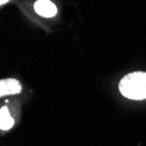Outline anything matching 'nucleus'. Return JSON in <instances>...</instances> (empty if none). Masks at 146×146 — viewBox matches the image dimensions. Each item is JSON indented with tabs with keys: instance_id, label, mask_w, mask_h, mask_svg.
<instances>
[{
	"instance_id": "nucleus-2",
	"label": "nucleus",
	"mask_w": 146,
	"mask_h": 146,
	"mask_svg": "<svg viewBox=\"0 0 146 146\" xmlns=\"http://www.w3.org/2000/svg\"><path fill=\"white\" fill-rule=\"evenodd\" d=\"M34 10L38 15L46 18H52L57 13L56 5L49 0H38L34 4Z\"/></svg>"
},
{
	"instance_id": "nucleus-4",
	"label": "nucleus",
	"mask_w": 146,
	"mask_h": 146,
	"mask_svg": "<svg viewBox=\"0 0 146 146\" xmlns=\"http://www.w3.org/2000/svg\"><path fill=\"white\" fill-rule=\"evenodd\" d=\"M14 125V119L11 117L8 109L2 107L0 110V129L2 130H8Z\"/></svg>"
},
{
	"instance_id": "nucleus-5",
	"label": "nucleus",
	"mask_w": 146,
	"mask_h": 146,
	"mask_svg": "<svg viewBox=\"0 0 146 146\" xmlns=\"http://www.w3.org/2000/svg\"><path fill=\"white\" fill-rule=\"evenodd\" d=\"M5 3H7V1H1V5H3Z\"/></svg>"
},
{
	"instance_id": "nucleus-3",
	"label": "nucleus",
	"mask_w": 146,
	"mask_h": 146,
	"mask_svg": "<svg viewBox=\"0 0 146 146\" xmlns=\"http://www.w3.org/2000/svg\"><path fill=\"white\" fill-rule=\"evenodd\" d=\"M21 89V84L16 79H5L0 82V96L19 94Z\"/></svg>"
},
{
	"instance_id": "nucleus-1",
	"label": "nucleus",
	"mask_w": 146,
	"mask_h": 146,
	"mask_svg": "<svg viewBox=\"0 0 146 146\" xmlns=\"http://www.w3.org/2000/svg\"><path fill=\"white\" fill-rule=\"evenodd\" d=\"M119 90L130 100L146 99V72H133L125 75L119 83Z\"/></svg>"
}]
</instances>
